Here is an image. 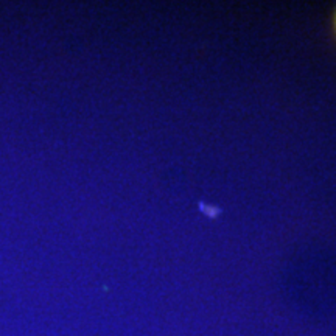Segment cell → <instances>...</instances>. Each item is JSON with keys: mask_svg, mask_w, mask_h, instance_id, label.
Segmentation results:
<instances>
[{"mask_svg": "<svg viewBox=\"0 0 336 336\" xmlns=\"http://www.w3.org/2000/svg\"><path fill=\"white\" fill-rule=\"evenodd\" d=\"M335 25H336V17H335Z\"/></svg>", "mask_w": 336, "mask_h": 336, "instance_id": "cell-1", "label": "cell"}]
</instances>
